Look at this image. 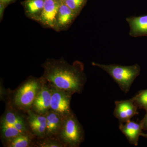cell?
<instances>
[{"label":"cell","instance_id":"obj_1","mask_svg":"<svg viewBox=\"0 0 147 147\" xmlns=\"http://www.w3.org/2000/svg\"><path fill=\"white\" fill-rule=\"evenodd\" d=\"M41 76L51 86L71 93L81 94L87 82L83 63L76 61L69 64L63 58L47 59L42 64Z\"/></svg>","mask_w":147,"mask_h":147},{"label":"cell","instance_id":"obj_2","mask_svg":"<svg viewBox=\"0 0 147 147\" xmlns=\"http://www.w3.org/2000/svg\"><path fill=\"white\" fill-rule=\"evenodd\" d=\"M5 103V110L0 119V137L3 144L18 135L31 132L26 113L17 110L8 101Z\"/></svg>","mask_w":147,"mask_h":147},{"label":"cell","instance_id":"obj_3","mask_svg":"<svg viewBox=\"0 0 147 147\" xmlns=\"http://www.w3.org/2000/svg\"><path fill=\"white\" fill-rule=\"evenodd\" d=\"M44 82L41 77L29 76L16 89L10 90L8 98L5 101H9L17 110L26 113L31 109L34 101Z\"/></svg>","mask_w":147,"mask_h":147},{"label":"cell","instance_id":"obj_4","mask_svg":"<svg viewBox=\"0 0 147 147\" xmlns=\"http://www.w3.org/2000/svg\"><path fill=\"white\" fill-rule=\"evenodd\" d=\"M92 65L107 72L118 85L121 90L127 94L135 79L139 76L141 68L138 64L130 66L118 64L105 65L92 62Z\"/></svg>","mask_w":147,"mask_h":147},{"label":"cell","instance_id":"obj_5","mask_svg":"<svg viewBox=\"0 0 147 147\" xmlns=\"http://www.w3.org/2000/svg\"><path fill=\"white\" fill-rule=\"evenodd\" d=\"M83 127L73 112L65 117L58 139L65 147H79L84 140Z\"/></svg>","mask_w":147,"mask_h":147},{"label":"cell","instance_id":"obj_6","mask_svg":"<svg viewBox=\"0 0 147 147\" xmlns=\"http://www.w3.org/2000/svg\"><path fill=\"white\" fill-rule=\"evenodd\" d=\"M50 86L51 91L50 109L63 117L68 115L72 112L70 108V102L73 94L66 91Z\"/></svg>","mask_w":147,"mask_h":147},{"label":"cell","instance_id":"obj_7","mask_svg":"<svg viewBox=\"0 0 147 147\" xmlns=\"http://www.w3.org/2000/svg\"><path fill=\"white\" fill-rule=\"evenodd\" d=\"M60 2L56 0H45L44 7L37 23L46 28L55 30Z\"/></svg>","mask_w":147,"mask_h":147},{"label":"cell","instance_id":"obj_8","mask_svg":"<svg viewBox=\"0 0 147 147\" xmlns=\"http://www.w3.org/2000/svg\"><path fill=\"white\" fill-rule=\"evenodd\" d=\"M115 103V107L113 114L119 123H125L131 120L133 117L139 114L138 108L134 103L133 97L128 100H117Z\"/></svg>","mask_w":147,"mask_h":147},{"label":"cell","instance_id":"obj_9","mask_svg":"<svg viewBox=\"0 0 147 147\" xmlns=\"http://www.w3.org/2000/svg\"><path fill=\"white\" fill-rule=\"evenodd\" d=\"M51 98V88L50 85L44 81L41 89L34 101L31 110L37 114L45 115L50 109Z\"/></svg>","mask_w":147,"mask_h":147},{"label":"cell","instance_id":"obj_10","mask_svg":"<svg viewBox=\"0 0 147 147\" xmlns=\"http://www.w3.org/2000/svg\"><path fill=\"white\" fill-rule=\"evenodd\" d=\"M27 120L30 131L36 139L45 136L46 119L44 115H40L30 110L26 113Z\"/></svg>","mask_w":147,"mask_h":147},{"label":"cell","instance_id":"obj_11","mask_svg":"<svg viewBox=\"0 0 147 147\" xmlns=\"http://www.w3.org/2000/svg\"><path fill=\"white\" fill-rule=\"evenodd\" d=\"M78 15L63 1L60 2L55 30L57 32L68 30Z\"/></svg>","mask_w":147,"mask_h":147},{"label":"cell","instance_id":"obj_12","mask_svg":"<svg viewBox=\"0 0 147 147\" xmlns=\"http://www.w3.org/2000/svg\"><path fill=\"white\" fill-rule=\"evenodd\" d=\"M119 128L129 144L135 146H138L139 137L143 130V125L140 122L138 123L129 120L125 123H120Z\"/></svg>","mask_w":147,"mask_h":147},{"label":"cell","instance_id":"obj_13","mask_svg":"<svg viewBox=\"0 0 147 147\" xmlns=\"http://www.w3.org/2000/svg\"><path fill=\"white\" fill-rule=\"evenodd\" d=\"M45 115L46 119L45 137H57L62 125L65 117L51 109Z\"/></svg>","mask_w":147,"mask_h":147},{"label":"cell","instance_id":"obj_14","mask_svg":"<svg viewBox=\"0 0 147 147\" xmlns=\"http://www.w3.org/2000/svg\"><path fill=\"white\" fill-rule=\"evenodd\" d=\"M129 27V35L133 37L147 36V15L126 18Z\"/></svg>","mask_w":147,"mask_h":147},{"label":"cell","instance_id":"obj_15","mask_svg":"<svg viewBox=\"0 0 147 147\" xmlns=\"http://www.w3.org/2000/svg\"><path fill=\"white\" fill-rule=\"evenodd\" d=\"M45 0H25L21 2L25 15L33 21H38L44 7Z\"/></svg>","mask_w":147,"mask_h":147},{"label":"cell","instance_id":"obj_16","mask_svg":"<svg viewBox=\"0 0 147 147\" xmlns=\"http://www.w3.org/2000/svg\"><path fill=\"white\" fill-rule=\"evenodd\" d=\"M36 138L31 132L24 133L3 144L5 147H34Z\"/></svg>","mask_w":147,"mask_h":147},{"label":"cell","instance_id":"obj_17","mask_svg":"<svg viewBox=\"0 0 147 147\" xmlns=\"http://www.w3.org/2000/svg\"><path fill=\"white\" fill-rule=\"evenodd\" d=\"M34 147H65L57 137H44L36 139Z\"/></svg>","mask_w":147,"mask_h":147},{"label":"cell","instance_id":"obj_18","mask_svg":"<svg viewBox=\"0 0 147 147\" xmlns=\"http://www.w3.org/2000/svg\"><path fill=\"white\" fill-rule=\"evenodd\" d=\"M62 1L79 16L86 4L88 0H63Z\"/></svg>","mask_w":147,"mask_h":147},{"label":"cell","instance_id":"obj_19","mask_svg":"<svg viewBox=\"0 0 147 147\" xmlns=\"http://www.w3.org/2000/svg\"><path fill=\"white\" fill-rule=\"evenodd\" d=\"M134 103L140 109L147 112V89L139 91L133 97Z\"/></svg>","mask_w":147,"mask_h":147},{"label":"cell","instance_id":"obj_20","mask_svg":"<svg viewBox=\"0 0 147 147\" xmlns=\"http://www.w3.org/2000/svg\"><path fill=\"white\" fill-rule=\"evenodd\" d=\"M7 6L5 4L0 2V21L1 22L2 20L4 13L5 8Z\"/></svg>","mask_w":147,"mask_h":147},{"label":"cell","instance_id":"obj_21","mask_svg":"<svg viewBox=\"0 0 147 147\" xmlns=\"http://www.w3.org/2000/svg\"><path fill=\"white\" fill-rule=\"evenodd\" d=\"M140 122L142 123L143 125V130L147 131V112L144 118L142 119Z\"/></svg>","mask_w":147,"mask_h":147},{"label":"cell","instance_id":"obj_22","mask_svg":"<svg viewBox=\"0 0 147 147\" xmlns=\"http://www.w3.org/2000/svg\"><path fill=\"white\" fill-rule=\"evenodd\" d=\"M16 0H0L1 2H2L8 6L11 4L13 3L16 1Z\"/></svg>","mask_w":147,"mask_h":147},{"label":"cell","instance_id":"obj_23","mask_svg":"<svg viewBox=\"0 0 147 147\" xmlns=\"http://www.w3.org/2000/svg\"><path fill=\"white\" fill-rule=\"evenodd\" d=\"M141 137H144L147 139V133H142L141 134Z\"/></svg>","mask_w":147,"mask_h":147},{"label":"cell","instance_id":"obj_24","mask_svg":"<svg viewBox=\"0 0 147 147\" xmlns=\"http://www.w3.org/2000/svg\"><path fill=\"white\" fill-rule=\"evenodd\" d=\"M56 1H58L59 2H61L62 1H63V0H56Z\"/></svg>","mask_w":147,"mask_h":147}]
</instances>
